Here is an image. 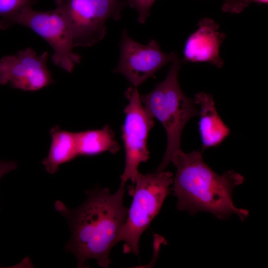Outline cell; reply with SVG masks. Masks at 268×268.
I'll return each instance as SVG.
<instances>
[{"label":"cell","instance_id":"9c48e42d","mask_svg":"<svg viewBox=\"0 0 268 268\" xmlns=\"http://www.w3.org/2000/svg\"><path fill=\"white\" fill-rule=\"evenodd\" d=\"M71 37L73 47H91L107 34L105 22L96 15L87 0H56Z\"/></svg>","mask_w":268,"mask_h":268},{"label":"cell","instance_id":"7a4b0ae2","mask_svg":"<svg viewBox=\"0 0 268 268\" xmlns=\"http://www.w3.org/2000/svg\"><path fill=\"white\" fill-rule=\"evenodd\" d=\"M171 162L176 167L172 190L178 199L180 210L192 214L202 211L219 219L235 214L241 219L249 214L247 210L236 207L232 201V191L245 180L232 170L219 175L203 161L200 151L185 153L181 149L173 155Z\"/></svg>","mask_w":268,"mask_h":268},{"label":"cell","instance_id":"4fadbf2b","mask_svg":"<svg viewBox=\"0 0 268 268\" xmlns=\"http://www.w3.org/2000/svg\"><path fill=\"white\" fill-rule=\"evenodd\" d=\"M75 134L78 156H95L105 151L115 154L120 149L114 132L108 126Z\"/></svg>","mask_w":268,"mask_h":268},{"label":"cell","instance_id":"2e32d148","mask_svg":"<svg viewBox=\"0 0 268 268\" xmlns=\"http://www.w3.org/2000/svg\"><path fill=\"white\" fill-rule=\"evenodd\" d=\"M156 0H127L126 3L131 7L136 9L138 13L137 21L144 23L150 15L151 6Z\"/></svg>","mask_w":268,"mask_h":268},{"label":"cell","instance_id":"5bb4252c","mask_svg":"<svg viewBox=\"0 0 268 268\" xmlns=\"http://www.w3.org/2000/svg\"><path fill=\"white\" fill-rule=\"evenodd\" d=\"M92 6L97 17L106 23L109 19L119 20L121 11L127 5L121 0H87Z\"/></svg>","mask_w":268,"mask_h":268},{"label":"cell","instance_id":"5b68a950","mask_svg":"<svg viewBox=\"0 0 268 268\" xmlns=\"http://www.w3.org/2000/svg\"><path fill=\"white\" fill-rule=\"evenodd\" d=\"M26 26L43 38L52 47L53 63L68 72L79 64L81 57L72 51L71 37L60 10L39 11L32 6L22 8L7 22L5 30L14 24Z\"/></svg>","mask_w":268,"mask_h":268},{"label":"cell","instance_id":"7c38bea8","mask_svg":"<svg viewBox=\"0 0 268 268\" xmlns=\"http://www.w3.org/2000/svg\"><path fill=\"white\" fill-rule=\"evenodd\" d=\"M52 140L48 156L42 161L46 171L54 174L59 167L79 156L75 133L57 126L50 130Z\"/></svg>","mask_w":268,"mask_h":268},{"label":"cell","instance_id":"8fae6325","mask_svg":"<svg viewBox=\"0 0 268 268\" xmlns=\"http://www.w3.org/2000/svg\"><path fill=\"white\" fill-rule=\"evenodd\" d=\"M194 101L199 106V130L203 149L215 146L229 134L230 130L218 114L211 95L199 92Z\"/></svg>","mask_w":268,"mask_h":268},{"label":"cell","instance_id":"e0dca14e","mask_svg":"<svg viewBox=\"0 0 268 268\" xmlns=\"http://www.w3.org/2000/svg\"><path fill=\"white\" fill-rule=\"evenodd\" d=\"M253 1V0H224L222 10L226 12L238 14Z\"/></svg>","mask_w":268,"mask_h":268},{"label":"cell","instance_id":"8992f818","mask_svg":"<svg viewBox=\"0 0 268 268\" xmlns=\"http://www.w3.org/2000/svg\"><path fill=\"white\" fill-rule=\"evenodd\" d=\"M129 103L122 127V137L125 149V164L120 176L121 183L131 180L132 184L138 174L140 163L147 161L149 152L147 138L154 124V118L142 105L137 87H129L125 92Z\"/></svg>","mask_w":268,"mask_h":268},{"label":"cell","instance_id":"ac0fdd59","mask_svg":"<svg viewBox=\"0 0 268 268\" xmlns=\"http://www.w3.org/2000/svg\"><path fill=\"white\" fill-rule=\"evenodd\" d=\"M17 167L16 162L0 161V179L10 171L15 170Z\"/></svg>","mask_w":268,"mask_h":268},{"label":"cell","instance_id":"6da1fadb","mask_svg":"<svg viewBox=\"0 0 268 268\" xmlns=\"http://www.w3.org/2000/svg\"><path fill=\"white\" fill-rule=\"evenodd\" d=\"M125 183L111 194L108 188L96 187L85 192L86 199L80 206L71 209L63 202L55 203L56 209L67 221L71 235L65 246L77 261V267L84 268L89 259L108 268L110 252L118 243L128 208L124 204Z\"/></svg>","mask_w":268,"mask_h":268},{"label":"cell","instance_id":"9a60e30c","mask_svg":"<svg viewBox=\"0 0 268 268\" xmlns=\"http://www.w3.org/2000/svg\"><path fill=\"white\" fill-rule=\"evenodd\" d=\"M37 0H0V29L4 30L9 20L22 8L32 6Z\"/></svg>","mask_w":268,"mask_h":268},{"label":"cell","instance_id":"52a82bcc","mask_svg":"<svg viewBox=\"0 0 268 268\" xmlns=\"http://www.w3.org/2000/svg\"><path fill=\"white\" fill-rule=\"evenodd\" d=\"M120 47L119 63L113 71L123 75L135 87L153 76L177 55L173 52H162L155 40H150L147 45L135 41L126 29L122 31Z\"/></svg>","mask_w":268,"mask_h":268},{"label":"cell","instance_id":"3957f363","mask_svg":"<svg viewBox=\"0 0 268 268\" xmlns=\"http://www.w3.org/2000/svg\"><path fill=\"white\" fill-rule=\"evenodd\" d=\"M180 62L177 55L165 78L149 93L140 95L144 107L154 119L164 127L167 136V146L162 162L157 171H164L174 154L181 149L182 131L192 118L199 115V109L194 100L186 96L178 81Z\"/></svg>","mask_w":268,"mask_h":268},{"label":"cell","instance_id":"ba28073f","mask_svg":"<svg viewBox=\"0 0 268 268\" xmlns=\"http://www.w3.org/2000/svg\"><path fill=\"white\" fill-rule=\"evenodd\" d=\"M48 53L37 56L31 48L0 59V84L26 91H35L54 83L47 67Z\"/></svg>","mask_w":268,"mask_h":268},{"label":"cell","instance_id":"277c9868","mask_svg":"<svg viewBox=\"0 0 268 268\" xmlns=\"http://www.w3.org/2000/svg\"><path fill=\"white\" fill-rule=\"evenodd\" d=\"M168 171L138 174L128 192L133 197L127 218L119 238L124 242V253L138 255L141 235L159 212L173 183Z\"/></svg>","mask_w":268,"mask_h":268},{"label":"cell","instance_id":"30bf717a","mask_svg":"<svg viewBox=\"0 0 268 268\" xmlns=\"http://www.w3.org/2000/svg\"><path fill=\"white\" fill-rule=\"evenodd\" d=\"M225 34L219 25L208 18L201 19L198 29L187 39L184 48L185 59L192 62H208L217 67L223 66L219 48Z\"/></svg>","mask_w":268,"mask_h":268},{"label":"cell","instance_id":"d6986e66","mask_svg":"<svg viewBox=\"0 0 268 268\" xmlns=\"http://www.w3.org/2000/svg\"><path fill=\"white\" fill-rule=\"evenodd\" d=\"M256 1L260 3H267L268 0H253V1Z\"/></svg>","mask_w":268,"mask_h":268}]
</instances>
